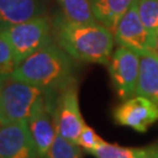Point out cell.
I'll return each instance as SVG.
<instances>
[{
    "instance_id": "6da1fadb",
    "label": "cell",
    "mask_w": 158,
    "mask_h": 158,
    "mask_svg": "<svg viewBox=\"0 0 158 158\" xmlns=\"http://www.w3.org/2000/svg\"><path fill=\"white\" fill-rule=\"evenodd\" d=\"M54 41L76 61L109 64L114 33L100 23H76L59 14L52 21Z\"/></svg>"
},
{
    "instance_id": "7a4b0ae2",
    "label": "cell",
    "mask_w": 158,
    "mask_h": 158,
    "mask_svg": "<svg viewBox=\"0 0 158 158\" xmlns=\"http://www.w3.org/2000/svg\"><path fill=\"white\" fill-rule=\"evenodd\" d=\"M10 76L36 85L48 95H57L69 85L77 83L74 59L55 41L23 60Z\"/></svg>"
},
{
    "instance_id": "3957f363",
    "label": "cell",
    "mask_w": 158,
    "mask_h": 158,
    "mask_svg": "<svg viewBox=\"0 0 158 158\" xmlns=\"http://www.w3.org/2000/svg\"><path fill=\"white\" fill-rule=\"evenodd\" d=\"M0 34L11 46L17 66L33 53L54 41L52 23L45 15L18 23L1 31Z\"/></svg>"
},
{
    "instance_id": "277c9868",
    "label": "cell",
    "mask_w": 158,
    "mask_h": 158,
    "mask_svg": "<svg viewBox=\"0 0 158 158\" xmlns=\"http://www.w3.org/2000/svg\"><path fill=\"white\" fill-rule=\"evenodd\" d=\"M46 95L44 89L7 76L0 83V108L6 121H28L39 101Z\"/></svg>"
},
{
    "instance_id": "5b68a950",
    "label": "cell",
    "mask_w": 158,
    "mask_h": 158,
    "mask_svg": "<svg viewBox=\"0 0 158 158\" xmlns=\"http://www.w3.org/2000/svg\"><path fill=\"white\" fill-rule=\"evenodd\" d=\"M141 55L136 51L118 46L109 62L111 82L119 98L123 101L136 96L139 76Z\"/></svg>"
},
{
    "instance_id": "8992f818",
    "label": "cell",
    "mask_w": 158,
    "mask_h": 158,
    "mask_svg": "<svg viewBox=\"0 0 158 158\" xmlns=\"http://www.w3.org/2000/svg\"><path fill=\"white\" fill-rule=\"evenodd\" d=\"M53 111L57 134L74 143H77L85 125L80 111L77 83L69 85L57 94L54 100Z\"/></svg>"
},
{
    "instance_id": "52a82bcc",
    "label": "cell",
    "mask_w": 158,
    "mask_h": 158,
    "mask_svg": "<svg viewBox=\"0 0 158 158\" xmlns=\"http://www.w3.org/2000/svg\"><path fill=\"white\" fill-rule=\"evenodd\" d=\"M1 158H39L27 121L10 122L0 129Z\"/></svg>"
},
{
    "instance_id": "ba28073f",
    "label": "cell",
    "mask_w": 158,
    "mask_h": 158,
    "mask_svg": "<svg viewBox=\"0 0 158 158\" xmlns=\"http://www.w3.org/2000/svg\"><path fill=\"white\" fill-rule=\"evenodd\" d=\"M114 118L117 124L145 132L158 119V107L144 96H134L115 109Z\"/></svg>"
},
{
    "instance_id": "9c48e42d",
    "label": "cell",
    "mask_w": 158,
    "mask_h": 158,
    "mask_svg": "<svg viewBox=\"0 0 158 158\" xmlns=\"http://www.w3.org/2000/svg\"><path fill=\"white\" fill-rule=\"evenodd\" d=\"M138 6L139 0H135L129 10L119 19L114 31V36L115 42L118 46L128 47L142 54L149 49L151 33L142 23Z\"/></svg>"
},
{
    "instance_id": "30bf717a",
    "label": "cell",
    "mask_w": 158,
    "mask_h": 158,
    "mask_svg": "<svg viewBox=\"0 0 158 158\" xmlns=\"http://www.w3.org/2000/svg\"><path fill=\"white\" fill-rule=\"evenodd\" d=\"M27 123L38 150L39 158H42L57 135L53 104L48 101L46 95L36 104Z\"/></svg>"
},
{
    "instance_id": "8fae6325",
    "label": "cell",
    "mask_w": 158,
    "mask_h": 158,
    "mask_svg": "<svg viewBox=\"0 0 158 158\" xmlns=\"http://www.w3.org/2000/svg\"><path fill=\"white\" fill-rule=\"evenodd\" d=\"M41 0H0V32L44 15Z\"/></svg>"
},
{
    "instance_id": "7c38bea8",
    "label": "cell",
    "mask_w": 158,
    "mask_h": 158,
    "mask_svg": "<svg viewBox=\"0 0 158 158\" xmlns=\"http://www.w3.org/2000/svg\"><path fill=\"white\" fill-rule=\"evenodd\" d=\"M141 55L136 96H144L158 107V54L147 51Z\"/></svg>"
},
{
    "instance_id": "4fadbf2b",
    "label": "cell",
    "mask_w": 158,
    "mask_h": 158,
    "mask_svg": "<svg viewBox=\"0 0 158 158\" xmlns=\"http://www.w3.org/2000/svg\"><path fill=\"white\" fill-rule=\"evenodd\" d=\"M135 0H90L96 20L114 33L119 19Z\"/></svg>"
},
{
    "instance_id": "5bb4252c",
    "label": "cell",
    "mask_w": 158,
    "mask_h": 158,
    "mask_svg": "<svg viewBox=\"0 0 158 158\" xmlns=\"http://www.w3.org/2000/svg\"><path fill=\"white\" fill-rule=\"evenodd\" d=\"M87 152L96 158H158V147L124 148L106 142Z\"/></svg>"
},
{
    "instance_id": "9a60e30c",
    "label": "cell",
    "mask_w": 158,
    "mask_h": 158,
    "mask_svg": "<svg viewBox=\"0 0 158 158\" xmlns=\"http://www.w3.org/2000/svg\"><path fill=\"white\" fill-rule=\"evenodd\" d=\"M63 17L76 23H94L96 20L90 0H56Z\"/></svg>"
},
{
    "instance_id": "2e32d148",
    "label": "cell",
    "mask_w": 158,
    "mask_h": 158,
    "mask_svg": "<svg viewBox=\"0 0 158 158\" xmlns=\"http://www.w3.org/2000/svg\"><path fill=\"white\" fill-rule=\"evenodd\" d=\"M42 158H83V156L77 143L57 134L53 144Z\"/></svg>"
},
{
    "instance_id": "e0dca14e",
    "label": "cell",
    "mask_w": 158,
    "mask_h": 158,
    "mask_svg": "<svg viewBox=\"0 0 158 158\" xmlns=\"http://www.w3.org/2000/svg\"><path fill=\"white\" fill-rule=\"evenodd\" d=\"M138 12L142 23L150 33L158 31V0H139Z\"/></svg>"
},
{
    "instance_id": "ac0fdd59",
    "label": "cell",
    "mask_w": 158,
    "mask_h": 158,
    "mask_svg": "<svg viewBox=\"0 0 158 158\" xmlns=\"http://www.w3.org/2000/svg\"><path fill=\"white\" fill-rule=\"evenodd\" d=\"M15 60L10 44L0 34V74L10 76L15 69Z\"/></svg>"
},
{
    "instance_id": "d6986e66",
    "label": "cell",
    "mask_w": 158,
    "mask_h": 158,
    "mask_svg": "<svg viewBox=\"0 0 158 158\" xmlns=\"http://www.w3.org/2000/svg\"><path fill=\"white\" fill-rule=\"evenodd\" d=\"M103 143H106V141L97 135L93 128L88 127L87 124L85 125V128L79 137V141H77V144L81 148H83L85 151L93 150L95 148L100 147Z\"/></svg>"
},
{
    "instance_id": "ffe728a7",
    "label": "cell",
    "mask_w": 158,
    "mask_h": 158,
    "mask_svg": "<svg viewBox=\"0 0 158 158\" xmlns=\"http://www.w3.org/2000/svg\"><path fill=\"white\" fill-rule=\"evenodd\" d=\"M153 53L158 54V31L151 33V39H150V45H149V49Z\"/></svg>"
},
{
    "instance_id": "44dd1931",
    "label": "cell",
    "mask_w": 158,
    "mask_h": 158,
    "mask_svg": "<svg viewBox=\"0 0 158 158\" xmlns=\"http://www.w3.org/2000/svg\"><path fill=\"white\" fill-rule=\"evenodd\" d=\"M7 123H8V122L6 121L5 116L2 115V111H1V108H0V129H1L5 124H7Z\"/></svg>"
},
{
    "instance_id": "7402d4cb",
    "label": "cell",
    "mask_w": 158,
    "mask_h": 158,
    "mask_svg": "<svg viewBox=\"0 0 158 158\" xmlns=\"http://www.w3.org/2000/svg\"><path fill=\"white\" fill-rule=\"evenodd\" d=\"M6 77H7V76L2 75V74H0V83H1V82H2V81H4V80L6 79Z\"/></svg>"
},
{
    "instance_id": "603a6c76",
    "label": "cell",
    "mask_w": 158,
    "mask_h": 158,
    "mask_svg": "<svg viewBox=\"0 0 158 158\" xmlns=\"http://www.w3.org/2000/svg\"><path fill=\"white\" fill-rule=\"evenodd\" d=\"M0 158H1V157H0Z\"/></svg>"
}]
</instances>
